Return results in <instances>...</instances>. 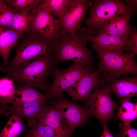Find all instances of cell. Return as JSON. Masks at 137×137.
<instances>
[{
    "mask_svg": "<svg viewBox=\"0 0 137 137\" xmlns=\"http://www.w3.org/2000/svg\"><path fill=\"white\" fill-rule=\"evenodd\" d=\"M87 30L81 28L73 34L61 35L56 40L55 64L72 61L93 72L92 51L87 46Z\"/></svg>",
    "mask_w": 137,
    "mask_h": 137,
    "instance_id": "obj_1",
    "label": "cell"
},
{
    "mask_svg": "<svg viewBox=\"0 0 137 137\" xmlns=\"http://www.w3.org/2000/svg\"><path fill=\"white\" fill-rule=\"evenodd\" d=\"M55 63L54 54L37 57L15 71H7L0 66V70L5 73L6 77L20 85V87L27 85L47 91L50 84L46 79L52 76Z\"/></svg>",
    "mask_w": 137,
    "mask_h": 137,
    "instance_id": "obj_2",
    "label": "cell"
},
{
    "mask_svg": "<svg viewBox=\"0 0 137 137\" xmlns=\"http://www.w3.org/2000/svg\"><path fill=\"white\" fill-rule=\"evenodd\" d=\"M92 1L88 10L90 12L85 24L88 34L96 35L107 22L130 12L136 11L137 0Z\"/></svg>",
    "mask_w": 137,
    "mask_h": 137,
    "instance_id": "obj_3",
    "label": "cell"
},
{
    "mask_svg": "<svg viewBox=\"0 0 137 137\" xmlns=\"http://www.w3.org/2000/svg\"><path fill=\"white\" fill-rule=\"evenodd\" d=\"M99 60L97 71L102 84L123 75L137 74V64L133 54H127L93 48Z\"/></svg>",
    "mask_w": 137,
    "mask_h": 137,
    "instance_id": "obj_4",
    "label": "cell"
},
{
    "mask_svg": "<svg viewBox=\"0 0 137 137\" xmlns=\"http://www.w3.org/2000/svg\"><path fill=\"white\" fill-rule=\"evenodd\" d=\"M30 35L18 42L15 47L16 54L4 68L14 71L21 68L35 58L55 53L56 40L51 39L30 32Z\"/></svg>",
    "mask_w": 137,
    "mask_h": 137,
    "instance_id": "obj_5",
    "label": "cell"
},
{
    "mask_svg": "<svg viewBox=\"0 0 137 137\" xmlns=\"http://www.w3.org/2000/svg\"><path fill=\"white\" fill-rule=\"evenodd\" d=\"M91 72H92L74 62L63 70L54 66L52 75L54 77V80L45 94L49 101L62 99L63 92Z\"/></svg>",
    "mask_w": 137,
    "mask_h": 137,
    "instance_id": "obj_6",
    "label": "cell"
},
{
    "mask_svg": "<svg viewBox=\"0 0 137 137\" xmlns=\"http://www.w3.org/2000/svg\"><path fill=\"white\" fill-rule=\"evenodd\" d=\"M91 2L89 0H69L63 13L55 19L60 35L73 34L81 28V23Z\"/></svg>",
    "mask_w": 137,
    "mask_h": 137,
    "instance_id": "obj_7",
    "label": "cell"
},
{
    "mask_svg": "<svg viewBox=\"0 0 137 137\" xmlns=\"http://www.w3.org/2000/svg\"><path fill=\"white\" fill-rule=\"evenodd\" d=\"M110 92L102 86L96 88L86 102L90 115L94 116L103 124H106L114 116L117 104L112 99Z\"/></svg>",
    "mask_w": 137,
    "mask_h": 137,
    "instance_id": "obj_8",
    "label": "cell"
},
{
    "mask_svg": "<svg viewBox=\"0 0 137 137\" xmlns=\"http://www.w3.org/2000/svg\"><path fill=\"white\" fill-rule=\"evenodd\" d=\"M29 32L56 40L60 35L55 19L41 0L29 12Z\"/></svg>",
    "mask_w": 137,
    "mask_h": 137,
    "instance_id": "obj_9",
    "label": "cell"
},
{
    "mask_svg": "<svg viewBox=\"0 0 137 137\" xmlns=\"http://www.w3.org/2000/svg\"><path fill=\"white\" fill-rule=\"evenodd\" d=\"M53 105L61 113L66 126L72 133L78 127L85 124L90 115L87 108L67 99H58Z\"/></svg>",
    "mask_w": 137,
    "mask_h": 137,
    "instance_id": "obj_10",
    "label": "cell"
},
{
    "mask_svg": "<svg viewBox=\"0 0 137 137\" xmlns=\"http://www.w3.org/2000/svg\"><path fill=\"white\" fill-rule=\"evenodd\" d=\"M48 101L13 104L9 106L5 113L6 116L16 115L26 118L29 126L32 128L37 123L45 108L48 105Z\"/></svg>",
    "mask_w": 137,
    "mask_h": 137,
    "instance_id": "obj_11",
    "label": "cell"
},
{
    "mask_svg": "<svg viewBox=\"0 0 137 137\" xmlns=\"http://www.w3.org/2000/svg\"><path fill=\"white\" fill-rule=\"evenodd\" d=\"M102 85L97 71L85 75L65 91L73 101L81 100L85 102L92 91Z\"/></svg>",
    "mask_w": 137,
    "mask_h": 137,
    "instance_id": "obj_12",
    "label": "cell"
},
{
    "mask_svg": "<svg viewBox=\"0 0 137 137\" xmlns=\"http://www.w3.org/2000/svg\"><path fill=\"white\" fill-rule=\"evenodd\" d=\"M87 41L92 42V48L121 52L125 51L128 39L98 32L96 35L87 34Z\"/></svg>",
    "mask_w": 137,
    "mask_h": 137,
    "instance_id": "obj_13",
    "label": "cell"
},
{
    "mask_svg": "<svg viewBox=\"0 0 137 137\" xmlns=\"http://www.w3.org/2000/svg\"><path fill=\"white\" fill-rule=\"evenodd\" d=\"M135 11L130 12L107 22L98 32H102L122 38L128 39L132 31L136 29L135 27L132 26L130 23V20Z\"/></svg>",
    "mask_w": 137,
    "mask_h": 137,
    "instance_id": "obj_14",
    "label": "cell"
},
{
    "mask_svg": "<svg viewBox=\"0 0 137 137\" xmlns=\"http://www.w3.org/2000/svg\"><path fill=\"white\" fill-rule=\"evenodd\" d=\"M38 122L52 128L60 137H70L72 134L59 110L53 106L47 105L44 109Z\"/></svg>",
    "mask_w": 137,
    "mask_h": 137,
    "instance_id": "obj_15",
    "label": "cell"
},
{
    "mask_svg": "<svg viewBox=\"0 0 137 137\" xmlns=\"http://www.w3.org/2000/svg\"><path fill=\"white\" fill-rule=\"evenodd\" d=\"M101 86L121 99L137 96L136 77L117 79L106 83Z\"/></svg>",
    "mask_w": 137,
    "mask_h": 137,
    "instance_id": "obj_16",
    "label": "cell"
},
{
    "mask_svg": "<svg viewBox=\"0 0 137 137\" xmlns=\"http://www.w3.org/2000/svg\"><path fill=\"white\" fill-rule=\"evenodd\" d=\"M25 34L0 27V55L5 66L9 62V58L11 51L17 45L19 39L22 38Z\"/></svg>",
    "mask_w": 137,
    "mask_h": 137,
    "instance_id": "obj_17",
    "label": "cell"
},
{
    "mask_svg": "<svg viewBox=\"0 0 137 137\" xmlns=\"http://www.w3.org/2000/svg\"><path fill=\"white\" fill-rule=\"evenodd\" d=\"M49 100L43 94L32 87L25 85L15 90L9 100V104L31 102Z\"/></svg>",
    "mask_w": 137,
    "mask_h": 137,
    "instance_id": "obj_18",
    "label": "cell"
},
{
    "mask_svg": "<svg viewBox=\"0 0 137 137\" xmlns=\"http://www.w3.org/2000/svg\"><path fill=\"white\" fill-rule=\"evenodd\" d=\"M117 119H120L123 125H130L137 117V103H133L130 98L122 99L121 106L117 114Z\"/></svg>",
    "mask_w": 137,
    "mask_h": 137,
    "instance_id": "obj_19",
    "label": "cell"
},
{
    "mask_svg": "<svg viewBox=\"0 0 137 137\" xmlns=\"http://www.w3.org/2000/svg\"><path fill=\"white\" fill-rule=\"evenodd\" d=\"M23 117L16 115H12L0 134V137H18L26 129Z\"/></svg>",
    "mask_w": 137,
    "mask_h": 137,
    "instance_id": "obj_20",
    "label": "cell"
},
{
    "mask_svg": "<svg viewBox=\"0 0 137 137\" xmlns=\"http://www.w3.org/2000/svg\"><path fill=\"white\" fill-rule=\"evenodd\" d=\"M15 90L14 82L7 78H0V113H5L8 109L7 104Z\"/></svg>",
    "mask_w": 137,
    "mask_h": 137,
    "instance_id": "obj_21",
    "label": "cell"
},
{
    "mask_svg": "<svg viewBox=\"0 0 137 137\" xmlns=\"http://www.w3.org/2000/svg\"><path fill=\"white\" fill-rule=\"evenodd\" d=\"M29 12H16L13 19L10 29L24 34L29 32Z\"/></svg>",
    "mask_w": 137,
    "mask_h": 137,
    "instance_id": "obj_22",
    "label": "cell"
},
{
    "mask_svg": "<svg viewBox=\"0 0 137 137\" xmlns=\"http://www.w3.org/2000/svg\"><path fill=\"white\" fill-rule=\"evenodd\" d=\"M24 137H60L51 127L38 122L31 129L28 130Z\"/></svg>",
    "mask_w": 137,
    "mask_h": 137,
    "instance_id": "obj_23",
    "label": "cell"
},
{
    "mask_svg": "<svg viewBox=\"0 0 137 137\" xmlns=\"http://www.w3.org/2000/svg\"><path fill=\"white\" fill-rule=\"evenodd\" d=\"M16 12L24 11L30 12L39 3L40 0H3Z\"/></svg>",
    "mask_w": 137,
    "mask_h": 137,
    "instance_id": "obj_24",
    "label": "cell"
},
{
    "mask_svg": "<svg viewBox=\"0 0 137 137\" xmlns=\"http://www.w3.org/2000/svg\"><path fill=\"white\" fill-rule=\"evenodd\" d=\"M69 0H44L43 2L52 15L58 18L64 11Z\"/></svg>",
    "mask_w": 137,
    "mask_h": 137,
    "instance_id": "obj_25",
    "label": "cell"
},
{
    "mask_svg": "<svg viewBox=\"0 0 137 137\" xmlns=\"http://www.w3.org/2000/svg\"><path fill=\"white\" fill-rule=\"evenodd\" d=\"M16 12L14 9L5 3L0 9V27L10 29L13 19Z\"/></svg>",
    "mask_w": 137,
    "mask_h": 137,
    "instance_id": "obj_26",
    "label": "cell"
},
{
    "mask_svg": "<svg viewBox=\"0 0 137 137\" xmlns=\"http://www.w3.org/2000/svg\"><path fill=\"white\" fill-rule=\"evenodd\" d=\"M125 51L127 54H137V32L136 29L132 32L128 38Z\"/></svg>",
    "mask_w": 137,
    "mask_h": 137,
    "instance_id": "obj_27",
    "label": "cell"
},
{
    "mask_svg": "<svg viewBox=\"0 0 137 137\" xmlns=\"http://www.w3.org/2000/svg\"><path fill=\"white\" fill-rule=\"evenodd\" d=\"M116 137H137V130L133 128L130 125H123Z\"/></svg>",
    "mask_w": 137,
    "mask_h": 137,
    "instance_id": "obj_28",
    "label": "cell"
},
{
    "mask_svg": "<svg viewBox=\"0 0 137 137\" xmlns=\"http://www.w3.org/2000/svg\"><path fill=\"white\" fill-rule=\"evenodd\" d=\"M103 124L104 130L100 137H115L110 132L106 124Z\"/></svg>",
    "mask_w": 137,
    "mask_h": 137,
    "instance_id": "obj_29",
    "label": "cell"
},
{
    "mask_svg": "<svg viewBox=\"0 0 137 137\" xmlns=\"http://www.w3.org/2000/svg\"><path fill=\"white\" fill-rule=\"evenodd\" d=\"M5 3L3 0H0V9L5 5Z\"/></svg>",
    "mask_w": 137,
    "mask_h": 137,
    "instance_id": "obj_30",
    "label": "cell"
}]
</instances>
